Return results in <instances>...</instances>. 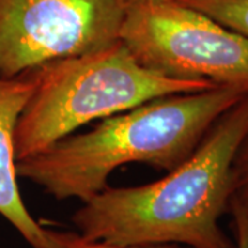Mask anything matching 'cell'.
Returning a JSON list of instances; mask_svg holds the SVG:
<instances>
[{
	"label": "cell",
	"instance_id": "obj_1",
	"mask_svg": "<svg viewBox=\"0 0 248 248\" xmlns=\"http://www.w3.org/2000/svg\"><path fill=\"white\" fill-rule=\"evenodd\" d=\"M247 131L248 94L217 119L195 152L166 177L140 186H107L81 203L72 215L76 232L113 244L236 248L219 219L229 213L232 163Z\"/></svg>",
	"mask_w": 248,
	"mask_h": 248
},
{
	"label": "cell",
	"instance_id": "obj_2",
	"mask_svg": "<svg viewBox=\"0 0 248 248\" xmlns=\"http://www.w3.org/2000/svg\"><path fill=\"white\" fill-rule=\"evenodd\" d=\"M247 94V90L223 86L152 99L19 160L18 178L40 186L55 200L84 203L104 190L109 177L125 164L142 163L169 172L195 152L217 119Z\"/></svg>",
	"mask_w": 248,
	"mask_h": 248
},
{
	"label": "cell",
	"instance_id": "obj_3",
	"mask_svg": "<svg viewBox=\"0 0 248 248\" xmlns=\"http://www.w3.org/2000/svg\"><path fill=\"white\" fill-rule=\"evenodd\" d=\"M35 90L14 133L17 161L45 151L91 122L152 99L218 87L148 71L120 40L95 51L48 62L35 69Z\"/></svg>",
	"mask_w": 248,
	"mask_h": 248
},
{
	"label": "cell",
	"instance_id": "obj_4",
	"mask_svg": "<svg viewBox=\"0 0 248 248\" xmlns=\"http://www.w3.org/2000/svg\"><path fill=\"white\" fill-rule=\"evenodd\" d=\"M119 40L164 78L248 91V39L179 0H124Z\"/></svg>",
	"mask_w": 248,
	"mask_h": 248
},
{
	"label": "cell",
	"instance_id": "obj_5",
	"mask_svg": "<svg viewBox=\"0 0 248 248\" xmlns=\"http://www.w3.org/2000/svg\"><path fill=\"white\" fill-rule=\"evenodd\" d=\"M124 0H0V78L119 40Z\"/></svg>",
	"mask_w": 248,
	"mask_h": 248
},
{
	"label": "cell",
	"instance_id": "obj_6",
	"mask_svg": "<svg viewBox=\"0 0 248 248\" xmlns=\"http://www.w3.org/2000/svg\"><path fill=\"white\" fill-rule=\"evenodd\" d=\"M36 86L35 71L0 78V215L32 248H47L45 225L36 221L18 187L14 133Z\"/></svg>",
	"mask_w": 248,
	"mask_h": 248
},
{
	"label": "cell",
	"instance_id": "obj_7",
	"mask_svg": "<svg viewBox=\"0 0 248 248\" xmlns=\"http://www.w3.org/2000/svg\"><path fill=\"white\" fill-rule=\"evenodd\" d=\"M248 39V0H179Z\"/></svg>",
	"mask_w": 248,
	"mask_h": 248
},
{
	"label": "cell",
	"instance_id": "obj_8",
	"mask_svg": "<svg viewBox=\"0 0 248 248\" xmlns=\"http://www.w3.org/2000/svg\"><path fill=\"white\" fill-rule=\"evenodd\" d=\"M47 248H189L178 244H153V246H128L113 244L99 240H91L76 231H62L45 226Z\"/></svg>",
	"mask_w": 248,
	"mask_h": 248
},
{
	"label": "cell",
	"instance_id": "obj_9",
	"mask_svg": "<svg viewBox=\"0 0 248 248\" xmlns=\"http://www.w3.org/2000/svg\"><path fill=\"white\" fill-rule=\"evenodd\" d=\"M233 195L231 202L237 203L248 218V131L243 137L232 163Z\"/></svg>",
	"mask_w": 248,
	"mask_h": 248
},
{
	"label": "cell",
	"instance_id": "obj_10",
	"mask_svg": "<svg viewBox=\"0 0 248 248\" xmlns=\"http://www.w3.org/2000/svg\"><path fill=\"white\" fill-rule=\"evenodd\" d=\"M229 213L233 219V232L236 239V248H248V218L246 211L239 204L231 202Z\"/></svg>",
	"mask_w": 248,
	"mask_h": 248
}]
</instances>
